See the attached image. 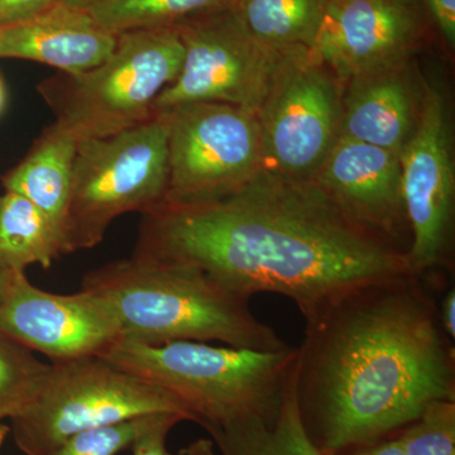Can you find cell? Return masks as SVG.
<instances>
[{
	"mask_svg": "<svg viewBox=\"0 0 455 455\" xmlns=\"http://www.w3.org/2000/svg\"><path fill=\"white\" fill-rule=\"evenodd\" d=\"M156 415L140 416L110 427L83 431L65 440L49 455H118L131 448L137 435L151 424Z\"/></svg>",
	"mask_w": 455,
	"mask_h": 455,
	"instance_id": "obj_24",
	"label": "cell"
},
{
	"mask_svg": "<svg viewBox=\"0 0 455 455\" xmlns=\"http://www.w3.org/2000/svg\"><path fill=\"white\" fill-rule=\"evenodd\" d=\"M439 319L451 340L455 339V290L451 286L439 305Z\"/></svg>",
	"mask_w": 455,
	"mask_h": 455,
	"instance_id": "obj_28",
	"label": "cell"
},
{
	"mask_svg": "<svg viewBox=\"0 0 455 455\" xmlns=\"http://www.w3.org/2000/svg\"><path fill=\"white\" fill-rule=\"evenodd\" d=\"M424 278L406 272L343 293L305 320L293 392L324 455L396 436L434 400H455V350Z\"/></svg>",
	"mask_w": 455,
	"mask_h": 455,
	"instance_id": "obj_2",
	"label": "cell"
},
{
	"mask_svg": "<svg viewBox=\"0 0 455 455\" xmlns=\"http://www.w3.org/2000/svg\"><path fill=\"white\" fill-rule=\"evenodd\" d=\"M203 427L220 455H324L302 427L293 392V367L276 409Z\"/></svg>",
	"mask_w": 455,
	"mask_h": 455,
	"instance_id": "obj_18",
	"label": "cell"
},
{
	"mask_svg": "<svg viewBox=\"0 0 455 455\" xmlns=\"http://www.w3.org/2000/svg\"><path fill=\"white\" fill-rule=\"evenodd\" d=\"M169 131L164 202L204 204L238 193L265 169L256 114L199 101L164 110Z\"/></svg>",
	"mask_w": 455,
	"mask_h": 455,
	"instance_id": "obj_8",
	"label": "cell"
},
{
	"mask_svg": "<svg viewBox=\"0 0 455 455\" xmlns=\"http://www.w3.org/2000/svg\"><path fill=\"white\" fill-rule=\"evenodd\" d=\"M82 289L109 304L122 339L146 346L217 341L260 352L290 348L274 328L254 315L251 299L194 266L132 256L92 269L84 276Z\"/></svg>",
	"mask_w": 455,
	"mask_h": 455,
	"instance_id": "obj_3",
	"label": "cell"
},
{
	"mask_svg": "<svg viewBox=\"0 0 455 455\" xmlns=\"http://www.w3.org/2000/svg\"><path fill=\"white\" fill-rule=\"evenodd\" d=\"M311 180L353 220L400 245L409 226L398 152L340 137Z\"/></svg>",
	"mask_w": 455,
	"mask_h": 455,
	"instance_id": "obj_14",
	"label": "cell"
},
{
	"mask_svg": "<svg viewBox=\"0 0 455 455\" xmlns=\"http://www.w3.org/2000/svg\"><path fill=\"white\" fill-rule=\"evenodd\" d=\"M9 434V427H5V425H3L0 423V448L3 447V444H4L5 438H7Z\"/></svg>",
	"mask_w": 455,
	"mask_h": 455,
	"instance_id": "obj_33",
	"label": "cell"
},
{
	"mask_svg": "<svg viewBox=\"0 0 455 455\" xmlns=\"http://www.w3.org/2000/svg\"><path fill=\"white\" fill-rule=\"evenodd\" d=\"M405 455H455V400H434L397 434Z\"/></svg>",
	"mask_w": 455,
	"mask_h": 455,
	"instance_id": "obj_23",
	"label": "cell"
},
{
	"mask_svg": "<svg viewBox=\"0 0 455 455\" xmlns=\"http://www.w3.org/2000/svg\"><path fill=\"white\" fill-rule=\"evenodd\" d=\"M235 4L173 26L184 47V60L178 79L156 100L155 113L199 101L259 112L284 51L257 40Z\"/></svg>",
	"mask_w": 455,
	"mask_h": 455,
	"instance_id": "obj_10",
	"label": "cell"
},
{
	"mask_svg": "<svg viewBox=\"0 0 455 455\" xmlns=\"http://www.w3.org/2000/svg\"><path fill=\"white\" fill-rule=\"evenodd\" d=\"M18 272L25 271H14L13 268L9 267L5 260L0 257V305L4 300L5 295H7L9 287L13 283L14 277Z\"/></svg>",
	"mask_w": 455,
	"mask_h": 455,
	"instance_id": "obj_31",
	"label": "cell"
},
{
	"mask_svg": "<svg viewBox=\"0 0 455 455\" xmlns=\"http://www.w3.org/2000/svg\"><path fill=\"white\" fill-rule=\"evenodd\" d=\"M161 412L194 421L175 397L155 383L106 358L88 357L51 363L37 396L11 419L12 431L26 455H49L83 431Z\"/></svg>",
	"mask_w": 455,
	"mask_h": 455,
	"instance_id": "obj_7",
	"label": "cell"
},
{
	"mask_svg": "<svg viewBox=\"0 0 455 455\" xmlns=\"http://www.w3.org/2000/svg\"><path fill=\"white\" fill-rule=\"evenodd\" d=\"M0 331L51 363L101 357L122 339L116 314L98 293L44 291L26 272H18L0 305Z\"/></svg>",
	"mask_w": 455,
	"mask_h": 455,
	"instance_id": "obj_12",
	"label": "cell"
},
{
	"mask_svg": "<svg viewBox=\"0 0 455 455\" xmlns=\"http://www.w3.org/2000/svg\"><path fill=\"white\" fill-rule=\"evenodd\" d=\"M449 50L455 49V0H414Z\"/></svg>",
	"mask_w": 455,
	"mask_h": 455,
	"instance_id": "obj_26",
	"label": "cell"
},
{
	"mask_svg": "<svg viewBox=\"0 0 455 455\" xmlns=\"http://www.w3.org/2000/svg\"><path fill=\"white\" fill-rule=\"evenodd\" d=\"M169 182V131L163 113L104 139L77 146L64 228L65 254L97 247L128 212L163 202Z\"/></svg>",
	"mask_w": 455,
	"mask_h": 455,
	"instance_id": "obj_6",
	"label": "cell"
},
{
	"mask_svg": "<svg viewBox=\"0 0 455 455\" xmlns=\"http://www.w3.org/2000/svg\"><path fill=\"white\" fill-rule=\"evenodd\" d=\"M236 0H95L88 8L99 26L119 35L173 27L188 18L230 7Z\"/></svg>",
	"mask_w": 455,
	"mask_h": 455,
	"instance_id": "obj_21",
	"label": "cell"
},
{
	"mask_svg": "<svg viewBox=\"0 0 455 455\" xmlns=\"http://www.w3.org/2000/svg\"><path fill=\"white\" fill-rule=\"evenodd\" d=\"M343 84L309 49L286 50L259 112L265 169L311 180L340 139Z\"/></svg>",
	"mask_w": 455,
	"mask_h": 455,
	"instance_id": "obj_9",
	"label": "cell"
},
{
	"mask_svg": "<svg viewBox=\"0 0 455 455\" xmlns=\"http://www.w3.org/2000/svg\"><path fill=\"white\" fill-rule=\"evenodd\" d=\"M340 455H405L403 453V445H401L398 436L381 440V442L374 443L368 447L355 449L349 453Z\"/></svg>",
	"mask_w": 455,
	"mask_h": 455,
	"instance_id": "obj_29",
	"label": "cell"
},
{
	"mask_svg": "<svg viewBox=\"0 0 455 455\" xmlns=\"http://www.w3.org/2000/svg\"><path fill=\"white\" fill-rule=\"evenodd\" d=\"M59 2L70 5V7L88 9L95 0H59Z\"/></svg>",
	"mask_w": 455,
	"mask_h": 455,
	"instance_id": "obj_32",
	"label": "cell"
},
{
	"mask_svg": "<svg viewBox=\"0 0 455 455\" xmlns=\"http://www.w3.org/2000/svg\"><path fill=\"white\" fill-rule=\"evenodd\" d=\"M118 36L95 22L88 9L57 2L37 17L0 28V59H20L82 73L103 64Z\"/></svg>",
	"mask_w": 455,
	"mask_h": 455,
	"instance_id": "obj_16",
	"label": "cell"
},
{
	"mask_svg": "<svg viewBox=\"0 0 455 455\" xmlns=\"http://www.w3.org/2000/svg\"><path fill=\"white\" fill-rule=\"evenodd\" d=\"M401 188L409 226L410 274L429 281L451 268L455 169L451 119L444 95L423 82L420 112L400 154Z\"/></svg>",
	"mask_w": 455,
	"mask_h": 455,
	"instance_id": "obj_11",
	"label": "cell"
},
{
	"mask_svg": "<svg viewBox=\"0 0 455 455\" xmlns=\"http://www.w3.org/2000/svg\"><path fill=\"white\" fill-rule=\"evenodd\" d=\"M77 146L73 134L51 123L26 157L3 178L5 191L27 197L49 217L62 242Z\"/></svg>",
	"mask_w": 455,
	"mask_h": 455,
	"instance_id": "obj_17",
	"label": "cell"
},
{
	"mask_svg": "<svg viewBox=\"0 0 455 455\" xmlns=\"http://www.w3.org/2000/svg\"><path fill=\"white\" fill-rule=\"evenodd\" d=\"M429 28L414 0H333L311 53L343 84L411 60Z\"/></svg>",
	"mask_w": 455,
	"mask_h": 455,
	"instance_id": "obj_13",
	"label": "cell"
},
{
	"mask_svg": "<svg viewBox=\"0 0 455 455\" xmlns=\"http://www.w3.org/2000/svg\"><path fill=\"white\" fill-rule=\"evenodd\" d=\"M132 256L194 266L230 291L290 299L307 319L363 284L406 274V251L349 218L313 180L263 170L218 202L156 204Z\"/></svg>",
	"mask_w": 455,
	"mask_h": 455,
	"instance_id": "obj_1",
	"label": "cell"
},
{
	"mask_svg": "<svg viewBox=\"0 0 455 455\" xmlns=\"http://www.w3.org/2000/svg\"><path fill=\"white\" fill-rule=\"evenodd\" d=\"M103 64L57 73L37 86L55 122L75 139H104L155 116L161 92L178 79L184 47L175 27L119 33Z\"/></svg>",
	"mask_w": 455,
	"mask_h": 455,
	"instance_id": "obj_5",
	"label": "cell"
},
{
	"mask_svg": "<svg viewBox=\"0 0 455 455\" xmlns=\"http://www.w3.org/2000/svg\"><path fill=\"white\" fill-rule=\"evenodd\" d=\"M101 357L169 392L204 427L276 409L296 348L260 352L204 341L146 346L121 339Z\"/></svg>",
	"mask_w": 455,
	"mask_h": 455,
	"instance_id": "obj_4",
	"label": "cell"
},
{
	"mask_svg": "<svg viewBox=\"0 0 455 455\" xmlns=\"http://www.w3.org/2000/svg\"><path fill=\"white\" fill-rule=\"evenodd\" d=\"M178 455H220L212 439H197L182 448Z\"/></svg>",
	"mask_w": 455,
	"mask_h": 455,
	"instance_id": "obj_30",
	"label": "cell"
},
{
	"mask_svg": "<svg viewBox=\"0 0 455 455\" xmlns=\"http://www.w3.org/2000/svg\"><path fill=\"white\" fill-rule=\"evenodd\" d=\"M410 60L343 83L340 137L401 154L420 112L421 86Z\"/></svg>",
	"mask_w": 455,
	"mask_h": 455,
	"instance_id": "obj_15",
	"label": "cell"
},
{
	"mask_svg": "<svg viewBox=\"0 0 455 455\" xmlns=\"http://www.w3.org/2000/svg\"><path fill=\"white\" fill-rule=\"evenodd\" d=\"M333 0H236L254 37L278 51L313 49Z\"/></svg>",
	"mask_w": 455,
	"mask_h": 455,
	"instance_id": "obj_20",
	"label": "cell"
},
{
	"mask_svg": "<svg viewBox=\"0 0 455 455\" xmlns=\"http://www.w3.org/2000/svg\"><path fill=\"white\" fill-rule=\"evenodd\" d=\"M59 0H0V28L37 17Z\"/></svg>",
	"mask_w": 455,
	"mask_h": 455,
	"instance_id": "obj_27",
	"label": "cell"
},
{
	"mask_svg": "<svg viewBox=\"0 0 455 455\" xmlns=\"http://www.w3.org/2000/svg\"><path fill=\"white\" fill-rule=\"evenodd\" d=\"M50 364L0 331V421L20 415L37 396Z\"/></svg>",
	"mask_w": 455,
	"mask_h": 455,
	"instance_id": "obj_22",
	"label": "cell"
},
{
	"mask_svg": "<svg viewBox=\"0 0 455 455\" xmlns=\"http://www.w3.org/2000/svg\"><path fill=\"white\" fill-rule=\"evenodd\" d=\"M188 421L185 416L163 412L155 416L151 424L140 431L131 448L133 455H173L167 449V436L173 427Z\"/></svg>",
	"mask_w": 455,
	"mask_h": 455,
	"instance_id": "obj_25",
	"label": "cell"
},
{
	"mask_svg": "<svg viewBox=\"0 0 455 455\" xmlns=\"http://www.w3.org/2000/svg\"><path fill=\"white\" fill-rule=\"evenodd\" d=\"M62 254V236L38 206L13 191L0 196V257L9 267L49 268Z\"/></svg>",
	"mask_w": 455,
	"mask_h": 455,
	"instance_id": "obj_19",
	"label": "cell"
},
{
	"mask_svg": "<svg viewBox=\"0 0 455 455\" xmlns=\"http://www.w3.org/2000/svg\"><path fill=\"white\" fill-rule=\"evenodd\" d=\"M5 104V89L4 85H3L2 79H0V113H2L3 108H4Z\"/></svg>",
	"mask_w": 455,
	"mask_h": 455,
	"instance_id": "obj_34",
	"label": "cell"
}]
</instances>
